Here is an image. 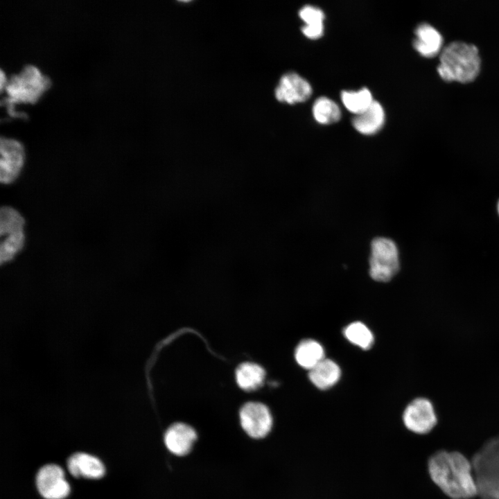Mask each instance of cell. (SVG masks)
Listing matches in <instances>:
<instances>
[{"mask_svg":"<svg viewBox=\"0 0 499 499\" xmlns=\"http://www.w3.org/2000/svg\"><path fill=\"white\" fill-rule=\"evenodd\" d=\"M428 468L434 483L451 498L469 499L478 493L471 464L460 453L438 451L429 459Z\"/></svg>","mask_w":499,"mask_h":499,"instance_id":"6da1fadb","label":"cell"},{"mask_svg":"<svg viewBox=\"0 0 499 499\" xmlns=\"http://www.w3.org/2000/svg\"><path fill=\"white\" fill-rule=\"evenodd\" d=\"M439 61L437 71L446 82H470L480 71L481 60L478 48L463 42H453L446 46L440 53Z\"/></svg>","mask_w":499,"mask_h":499,"instance_id":"7a4b0ae2","label":"cell"},{"mask_svg":"<svg viewBox=\"0 0 499 499\" xmlns=\"http://www.w3.org/2000/svg\"><path fill=\"white\" fill-rule=\"evenodd\" d=\"M50 86V79L35 65L26 64L8 78L4 87L6 103L11 107L16 103H33Z\"/></svg>","mask_w":499,"mask_h":499,"instance_id":"3957f363","label":"cell"},{"mask_svg":"<svg viewBox=\"0 0 499 499\" xmlns=\"http://www.w3.org/2000/svg\"><path fill=\"white\" fill-rule=\"evenodd\" d=\"M371 247L369 274L376 281L387 282L399 268L398 248L393 240L386 238H375Z\"/></svg>","mask_w":499,"mask_h":499,"instance_id":"277c9868","label":"cell"},{"mask_svg":"<svg viewBox=\"0 0 499 499\" xmlns=\"http://www.w3.org/2000/svg\"><path fill=\"white\" fill-rule=\"evenodd\" d=\"M0 152V181L2 184H11L19 177L24 166V148L19 141L2 137Z\"/></svg>","mask_w":499,"mask_h":499,"instance_id":"5b68a950","label":"cell"},{"mask_svg":"<svg viewBox=\"0 0 499 499\" xmlns=\"http://www.w3.org/2000/svg\"><path fill=\"white\" fill-rule=\"evenodd\" d=\"M239 415L242 428L252 438H263L272 429V414L268 408L261 403H245L241 408Z\"/></svg>","mask_w":499,"mask_h":499,"instance_id":"8992f818","label":"cell"},{"mask_svg":"<svg viewBox=\"0 0 499 499\" xmlns=\"http://www.w3.org/2000/svg\"><path fill=\"white\" fill-rule=\"evenodd\" d=\"M403 421L410 431L423 435L432 430L437 418L432 403L427 399L417 398L405 408Z\"/></svg>","mask_w":499,"mask_h":499,"instance_id":"52a82bcc","label":"cell"},{"mask_svg":"<svg viewBox=\"0 0 499 499\" xmlns=\"http://www.w3.org/2000/svg\"><path fill=\"white\" fill-rule=\"evenodd\" d=\"M36 486L45 499H64L70 493V486L65 479L64 471L56 464H47L39 470Z\"/></svg>","mask_w":499,"mask_h":499,"instance_id":"ba28073f","label":"cell"},{"mask_svg":"<svg viewBox=\"0 0 499 499\" xmlns=\"http://www.w3.org/2000/svg\"><path fill=\"white\" fill-rule=\"evenodd\" d=\"M312 94L310 85L295 72L285 73L275 88L276 98L281 103L295 104L307 100Z\"/></svg>","mask_w":499,"mask_h":499,"instance_id":"9c48e42d","label":"cell"},{"mask_svg":"<svg viewBox=\"0 0 499 499\" xmlns=\"http://www.w3.org/2000/svg\"><path fill=\"white\" fill-rule=\"evenodd\" d=\"M197 439L195 430L184 423L171 425L164 435V444L167 449L177 456L187 455Z\"/></svg>","mask_w":499,"mask_h":499,"instance_id":"30bf717a","label":"cell"},{"mask_svg":"<svg viewBox=\"0 0 499 499\" xmlns=\"http://www.w3.org/2000/svg\"><path fill=\"white\" fill-rule=\"evenodd\" d=\"M69 473L76 478L98 479L105 474V466L95 456L85 453H76L67 460Z\"/></svg>","mask_w":499,"mask_h":499,"instance_id":"8fae6325","label":"cell"},{"mask_svg":"<svg viewBox=\"0 0 499 499\" xmlns=\"http://www.w3.org/2000/svg\"><path fill=\"white\" fill-rule=\"evenodd\" d=\"M415 35L413 46L421 55L432 58L440 52L443 37L435 28L426 23L421 24L415 30Z\"/></svg>","mask_w":499,"mask_h":499,"instance_id":"7c38bea8","label":"cell"},{"mask_svg":"<svg viewBox=\"0 0 499 499\" xmlns=\"http://www.w3.org/2000/svg\"><path fill=\"white\" fill-rule=\"evenodd\" d=\"M385 112L381 105L374 100L363 112L355 115L351 120L353 128L360 133L370 135L376 133L383 125Z\"/></svg>","mask_w":499,"mask_h":499,"instance_id":"4fadbf2b","label":"cell"},{"mask_svg":"<svg viewBox=\"0 0 499 499\" xmlns=\"http://www.w3.org/2000/svg\"><path fill=\"white\" fill-rule=\"evenodd\" d=\"M340 376L341 369L339 365L333 360L326 358L308 371L310 381L322 390L334 386Z\"/></svg>","mask_w":499,"mask_h":499,"instance_id":"5bb4252c","label":"cell"},{"mask_svg":"<svg viewBox=\"0 0 499 499\" xmlns=\"http://www.w3.org/2000/svg\"><path fill=\"white\" fill-rule=\"evenodd\" d=\"M295 358L300 367L309 371L325 358L324 349L315 340H303L295 349Z\"/></svg>","mask_w":499,"mask_h":499,"instance_id":"9a60e30c","label":"cell"},{"mask_svg":"<svg viewBox=\"0 0 499 499\" xmlns=\"http://www.w3.org/2000/svg\"><path fill=\"white\" fill-rule=\"evenodd\" d=\"M265 370L260 365L253 362H243L236 371V379L243 389L250 391L259 388L263 383Z\"/></svg>","mask_w":499,"mask_h":499,"instance_id":"2e32d148","label":"cell"},{"mask_svg":"<svg viewBox=\"0 0 499 499\" xmlns=\"http://www.w3.org/2000/svg\"><path fill=\"white\" fill-rule=\"evenodd\" d=\"M313 115L321 124H331L337 122L341 117L338 105L327 97H319L313 105Z\"/></svg>","mask_w":499,"mask_h":499,"instance_id":"e0dca14e","label":"cell"},{"mask_svg":"<svg viewBox=\"0 0 499 499\" xmlns=\"http://www.w3.org/2000/svg\"><path fill=\"white\" fill-rule=\"evenodd\" d=\"M341 100L345 107L355 115L363 112L374 100L371 93L367 88L357 91H342Z\"/></svg>","mask_w":499,"mask_h":499,"instance_id":"ac0fdd59","label":"cell"},{"mask_svg":"<svg viewBox=\"0 0 499 499\" xmlns=\"http://www.w3.org/2000/svg\"><path fill=\"white\" fill-rule=\"evenodd\" d=\"M343 333L349 342L364 350L369 349L374 344L372 332L361 322L349 324L344 328Z\"/></svg>","mask_w":499,"mask_h":499,"instance_id":"d6986e66","label":"cell"},{"mask_svg":"<svg viewBox=\"0 0 499 499\" xmlns=\"http://www.w3.org/2000/svg\"><path fill=\"white\" fill-rule=\"evenodd\" d=\"M1 264L12 261L21 251L25 243L24 231H19L1 236Z\"/></svg>","mask_w":499,"mask_h":499,"instance_id":"ffe728a7","label":"cell"},{"mask_svg":"<svg viewBox=\"0 0 499 499\" xmlns=\"http://www.w3.org/2000/svg\"><path fill=\"white\" fill-rule=\"evenodd\" d=\"M25 220L22 215L15 209L3 206L0 210V235L24 230Z\"/></svg>","mask_w":499,"mask_h":499,"instance_id":"44dd1931","label":"cell"},{"mask_svg":"<svg viewBox=\"0 0 499 499\" xmlns=\"http://www.w3.org/2000/svg\"><path fill=\"white\" fill-rule=\"evenodd\" d=\"M299 15L306 24L323 23L324 19V14L321 9L310 5L302 7Z\"/></svg>","mask_w":499,"mask_h":499,"instance_id":"7402d4cb","label":"cell"},{"mask_svg":"<svg viewBox=\"0 0 499 499\" xmlns=\"http://www.w3.org/2000/svg\"><path fill=\"white\" fill-rule=\"evenodd\" d=\"M301 31L305 36L310 39H318L324 33L323 23L314 24H305L301 27Z\"/></svg>","mask_w":499,"mask_h":499,"instance_id":"603a6c76","label":"cell"},{"mask_svg":"<svg viewBox=\"0 0 499 499\" xmlns=\"http://www.w3.org/2000/svg\"><path fill=\"white\" fill-rule=\"evenodd\" d=\"M498 213H499V202H498Z\"/></svg>","mask_w":499,"mask_h":499,"instance_id":"cb8c5ba5","label":"cell"}]
</instances>
